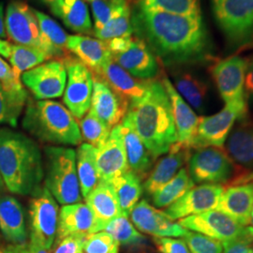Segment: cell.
Wrapping results in <instances>:
<instances>
[{"mask_svg":"<svg viewBox=\"0 0 253 253\" xmlns=\"http://www.w3.org/2000/svg\"><path fill=\"white\" fill-rule=\"evenodd\" d=\"M131 25L135 37L167 66L208 63L213 57L202 16L175 14L137 2Z\"/></svg>","mask_w":253,"mask_h":253,"instance_id":"6da1fadb","label":"cell"},{"mask_svg":"<svg viewBox=\"0 0 253 253\" xmlns=\"http://www.w3.org/2000/svg\"><path fill=\"white\" fill-rule=\"evenodd\" d=\"M125 118L155 159L177 142L172 106L163 82L148 80L143 98L129 102Z\"/></svg>","mask_w":253,"mask_h":253,"instance_id":"7a4b0ae2","label":"cell"},{"mask_svg":"<svg viewBox=\"0 0 253 253\" xmlns=\"http://www.w3.org/2000/svg\"><path fill=\"white\" fill-rule=\"evenodd\" d=\"M0 175L5 187L14 194L35 192L44 178L39 145L21 132L0 128Z\"/></svg>","mask_w":253,"mask_h":253,"instance_id":"3957f363","label":"cell"},{"mask_svg":"<svg viewBox=\"0 0 253 253\" xmlns=\"http://www.w3.org/2000/svg\"><path fill=\"white\" fill-rule=\"evenodd\" d=\"M23 126L31 135L44 143L79 145L83 141L76 118L67 107L54 100H29Z\"/></svg>","mask_w":253,"mask_h":253,"instance_id":"277c9868","label":"cell"},{"mask_svg":"<svg viewBox=\"0 0 253 253\" xmlns=\"http://www.w3.org/2000/svg\"><path fill=\"white\" fill-rule=\"evenodd\" d=\"M44 151L47 190L63 206L81 203L75 150L62 146H49Z\"/></svg>","mask_w":253,"mask_h":253,"instance_id":"5b68a950","label":"cell"},{"mask_svg":"<svg viewBox=\"0 0 253 253\" xmlns=\"http://www.w3.org/2000/svg\"><path fill=\"white\" fill-rule=\"evenodd\" d=\"M214 15L231 44L253 42V0H218L213 2Z\"/></svg>","mask_w":253,"mask_h":253,"instance_id":"8992f818","label":"cell"},{"mask_svg":"<svg viewBox=\"0 0 253 253\" xmlns=\"http://www.w3.org/2000/svg\"><path fill=\"white\" fill-rule=\"evenodd\" d=\"M29 203L30 242L51 250L56 237L58 205L45 186L33 192Z\"/></svg>","mask_w":253,"mask_h":253,"instance_id":"52a82bcc","label":"cell"},{"mask_svg":"<svg viewBox=\"0 0 253 253\" xmlns=\"http://www.w3.org/2000/svg\"><path fill=\"white\" fill-rule=\"evenodd\" d=\"M189 174L194 184L224 185L234 176L236 166L226 151L218 147L196 149L189 158Z\"/></svg>","mask_w":253,"mask_h":253,"instance_id":"ba28073f","label":"cell"},{"mask_svg":"<svg viewBox=\"0 0 253 253\" xmlns=\"http://www.w3.org/2000/svg\"><path fill=\"white\" fill-rule=\"evenodd\" d=\"M179 225L186 230L200 233L220 242L246 239L253 242V227L244 226L218 210L181 218Z\"/></svg>","mask_w":253,"mask_h":253,"instance_id":"9c48e42d","label":"cell"},{"mask_svg":"<svg viewBox=\"0 0 253 253\" xmlns=\"http://www.w3.org/2000/svg\"><path fill=\"white\" fill-rule=\"evenodd\" d=\"M223 186L216 210L225 213L241 225L251 224L253 207V171L236 168L234 176Z\"/></svg>","mask_w":253,"mask_h":253,"instance_id":"30bf717a","label":"cell"},{"mask_svg":"<svg viewBox=\"0 0 253 253\" xmlns=\"http://www.w3.org/2000/svg\"><path fill=\"white\" fill-rule=\"evenodd\" d=\"M248 62L239 56H233L217 62L211 70L212 77L225 105L248 113L245 96V79Z\"/></svg>","mask_w":253,"mask_h":253,"instance_id":"8fae6325","label":"cell"},{"mask_svg":"<svg viewBox=\"0 0 253 253\" xmlns=\"http://www.w3.org/2000/svg\"><path fill=\"white\" fill-rule=\"evenodd\" d=\"M62 61L67 70L64 103L74 118L82 119L90 109L93 74L84 64L70 54Z\"/></svg>","mask_w":253,"mask_h":253,"instance_id":"7c38bea8","label":"cell"},{"mask_svg":"<svg viewBox=\"0 0 253 253\" xmlns=\"http://www.w3.org/2000/svg\"><path fill=\"white\" fill-rule=\"evenodd\" d=\"M21 81L38 100L59 98L67 84V70L62 60H50L21 75Z\"/></svg>","mask_w":253,"mask_h":253,"instance_id":"4fadbf2b","label":"cell"},{"mask_svg":"<svg viewBox=\"0 0 253 253\" xmlns=\"http://www.w3.org/2000/svg\"><path fill=\"white\" fill-rule=\"evenodd\" d=\"M5 27L8 38L16 44L33 47L43 52L36 14L26 2L21 0L9 2L6 10Z\"/></svg>","mask_w":253,"mask_h":253,"instance_id":"5bb4252c","label":"cell"},{"mask_svg":"<svg viewBox=\"0 0 253 253\" xmlns=\"http://www.w3.org/2000/svg\"><path fill=\"white\" fill-rule=\"evenodd\" d=\"M245 118L247 116L240 111L227 105L213 116L201 117L191 142V149L196 150L211 146L222 148L236 120Z\"/></svg>","mask_w":253,"mask_h":253,"instance_id":"9a60e30c","label":"cell"},{"mask_svg":"<svg viewBox=\"0 0 253 253\" xmlns=\"http://www.w3.org/2000/svg\"><path fill=\"white\" fill-rule=\"evenodd\" d=\"M223 191V186L218 184H202L194 186L180 199L165 208L164 214L172 220L198 215L216 209Z\"/></svg>","mask_w":253,"mask_h":253,"instance_id":"2e32d148","label":"cell"},{"mask_svg":"<svg viewBox=\"0 0 253 253\" xmlns=\"http://www.w3.org/2000/svg\"><path fill=\"white\" fill-rule=\"evenodd\" d=\"M93 74L91 112L113 128L126 117L129 102L114 90L100 76Z\"/></svg>","mask_w":253,"mask_h":253,"instance_id":"e0dca14e","label":"cell"},{"mask_svg":"<svg viewBox=\"0 0 253 253\" xmlns=\"http://www.w3.org/2000/svg\"><path fill=\"white\" fill-rule=\"evenodd\" d=\"M129 217L137 230L154 237L178 238L187 230L167 217L163 211L152 207L145 200L139 202L131 210Z\"/></svg>","mask_w":253,"mask_h":253,"instance_id":"ac0fdd59","label":"cell"},{"mask_svg":"<svg viewBox=\"0 0 253 253\" xmlns=\"http://www.w3.org/2000/svg\"><path fill=\"white\" fill-rule=\"evenodd\" d=\"M96 164L100 181L110 184L129 171L126 150L118 126L112 128L108 140L97 148Z\"/></svg>","mask_w":253,"mask_h":253,"instance_id":"d6986e66","label":"cell"},{"mask_svg":"<svg viewBox=\"0 0 253 253\" xmlns=\"http://www.w3.org/2000/svg\"><path fill=\"white\" fill-rule=\"evenodd\" d=\"M111 55L126 73L139 80H152L159 73V64L155 54L137 37L133 36L126 50Z\"/></svg>","mask_w":253,"mask_h":253,"instance_id":"ffe728a7","label":"cell"},{"mask_svg":"<svg viewBox=\"0 0 253 253\" xmlns=\"http://www.w3.org/2000/svg\"><path fill=\"white\" fill-rule=\"evenodd\" d=\"M190 149L179 143L172 145L169 152L165 154L155 165L153 170L144 183V190L147 195L152 196L166 183L179 172L182 166L189 161Z\"/></svg>","mask_w":253,"mask_h":253,"instance_id":"44dd1931","label":"cell"},{"mask_svg":"<svg viewBox=\"0 0 253 253\" xmlns=\"http://www.w3.org/2000/svg\"><path fill=\"white\" fill-rule=\"evenodd\" d=\"M92 73L100 76L118 94L128 100V102L143 98L147 89L148 80H139L131 76L113 59L112 55L102 64L97 73Z\"/></svg>","mask_w":253,"mask_h":253,"instance_id":"7402d4cb","label":"cell"},{"mask_svg":"<svg viewBox=\"0 0 253 253\" xmlns=\"http://www.w3.org/2000/svg\"><path fill=\"white\" fill-rule=\"evenodd\" d=\"M84 200L95 217L93 234L104 231L110 221L123 215L116 191L110 183L100 181Z\"/></svg>","mask_w":253,"mask_h":253,"instance_id":"603a6c76","label":"cell"},{"mask_svg":"<svg viewBox=\"0 0 253 253\" xmlns=\"http://www.w3.org/2000/svg\"><path fill=\"white\" fill-rule=\"evenodd\" d=\"M162 82L171 101L177 143L191 150V142L196 132L199 118L174 88L172 82L168 78H163Z\"/></svg>","mask_w":253,"mask_h":253,"instance_id":"cb8c5ba5","label":"cell"},{"mask_svg":"<svg viewBox=\"0 0 253 253\" xmlns=\"http://www.w3.org/2000/svg\"><path fill=\"white\" fill-rule=\"evenodd\" d=\"M0 232L11 245L27 243L25 210L15 197L0 196Z\"/></svg>","mask_w":253,"mask_h":253,"instance_id":"d4e9b609","label":"cell"},{"mask_svg":"<svg viewBox=\"0 0 253 253\" xmlns=\"http://www.w3.org/2000/svg\"><path fill=\"white\" fill-rule=\"evenodd\" d=\"M117 126L126 150L129 170L135 172L141 179L145 178L153 165L152 155L126 118Z\"/></svg>","mask_w":253,"mask_h":253,"instance_id":"484cf974","label":"cell"},{"mask_svg":"<svg viewBox=\"0 0 253 253\" xmlns=\"http://www.w3.org/2000/svg\"><path fill=\"white\" fill-rule=\"evenodd\" d=\"M95 227V217L87 205L78 203L63 206L58 215L55 240L68 235H90Z\"/></svg>","mask_w":253,"mask_h":253,"instance_id":"4316f807","label":"cell"},{"mask_svg":"<svg viewBox=\"0 0 253 253\" xmlns=\"http://www.w3.org/2000/svg\"><path fill=\"white\" fill-rule=\"evenodd\" d=\"M226 152L233 162L253 171V121L242 118L226 140Z\"/></svg>","mask_w":253,"mask_h":253,"instance_id":"83f0119b","label":"cell"},{"mask_svg":"<svg viewBox=\"0 0 253 253\" xmlns=\"http://www.w3.org/2000/svg\"><path fill=\"white\" fill-rule=\"evenodd\" d=\"M67 49L73 53L92 73H97L111 53L106 42L82 35L68 37Z\"/></svg>","mask_w":253,"mask_h":253,"instance_id":"f1b7e54d","label":"cell"},{"mask_svg":"<svg viewBox=\"0 0 253 253\" xmlns=\"http://www.w3.org/2000/svg\"><path fill=\"white\" fill-rule=\"evenodd\" d=\"M50 9L71 30L80 34L92 33L89 11L84 0H59Z\"/></svg>","mask_w":253,"mask_h":253,"instance_id":"f546056e","label":"cell"},{"mask_svg":"<svg viewBox=\"0 0 253 253\" xmlns=\"http://www.w3.org/2000/svg\"><path fill=\"white\" fill-rule=\"evenodd\" d=\"M36 14L40 31L41 41L43 52L49 55L50 58L56 57L63 59L68 56L67 40L68 35L54 19L46 15L43 12L34 9Z\"/></svg>","mask_w":253,"mask_h":253,"instance_id":"4dcf8cb0","label":"cell"},{"mask_svg":"<svg viewBox=\"0 0 253 253\" xmlns=\"http://www.w3.org/2000/svg\"><path fill=\"white\" fill-rule=\"evenodd\" d=\"M173 86L190 107L200 113L206 110L209 93L206 80L193 73L180 72L174 75Z\"/></svg>","mask_w":253,"mask_h":253,"instance_id":"1f68e13d","label":"cell"},{"mask_svg":"<svg viewBox=\"0 0 253 253\" xmlns=\"http://www.w3.org/2000/svg\"><path fill=\"white\" fill-rule=\"evenodd\" d=\"M97 148L89 144H81L76 151V168L80 182L82 196H86L99 184L96 164Z\"/></svg>","mask_w":253,"mask_h":253,"instance_id":"d6a6232c","label":"cell"},{"mask_svg":"<svg viewBox=\"0 0 253 253\" xmlns=\"http://www.w3.org/2000/svg\"><path fill=\"white\" fill-rule=\"evenodd\" d=\"M112 186L118 196L123 215L129 217L131 210L139 203L143 194L142 179L129 170L113 181Z\"/></svg>","mask_w":253,"mask_h":253,"instance_id":"836d02e7","label":"cell"},{"mask_svg":"<svg viewBox=\"0 0 253 253\" xmlns=\"http://www.w3.org/2000/svg\"><path fill=\"white\" fill-rule=\"evenodd\" d=\"M194 186L195 184L190 178L188 170L186 168H181L179 172L171 180L151 196L154 207L157 208L170 207Z\"/></svg>","mask_w":253,"mask_h":253,"instance_id":"e575fe53","label":"cell"},{"mask_svg":"<svg viewBox=\"0 0 253 253\" xmlns=\"http://www.w3.org/2000/svg\"><path fill=\"white\" fill-rule=\"evenodd\" d=\"M133 35L131 25V9L126 2L117 5L108 23L102 29L95 32V36L100 41H110L112 39Z\"/></svg>","mask_w":253,"mask_h":253,"instance_id":"d590c367","label":"cell"},{"mask_svg":"<svg viewBox=\"0 0 253 253\" xmlns=\"http://www.w3.org/2000/svg\"><path fill=\"white\" fill-rule=\"evenodd\" d=\"M112 235L118 244L126 247H142L146 244L147 239L142 235L128 217L121 215L110 221L104 229Z\"/></svg>","mask_w":253,"mask_h":253,"instance_id":"8d00e7d4","label":"cell"},{"mask_svg":"<svg viewBox=\"0 0 253 253\" xmlns=\"http://www.w3.org/2000/svg\"><path fill=\"white\" fill-rule=\"evenodd\" d=\"M9 59L14 73L21 77L23 73L34 69L41 64L44 63L46 60L51 58L48 54L37 48L10 44Z\"/></svg>","mask_w":253,"mask_h":253,"instance_id":"74e56055","label":"cell"},{"mask_svg":"<svg viewBox=\"0 0 253 253\" xmlns=\"http://www.w3.org/2000/svg\"><path fill=\"white\" fill-rule=\"evenodd\" d=\"M27 92L13 93L4 88L0 83V125L17 126L19 117L27 104Z\"/></svg>","mask_w":253,"mask_h":253,"instance_id":"f35d334b","label":"cell"},{"mask_svg":"<svg viewBox=\"0 0 253 253\" xmlns=\"http://www.w3.org/2000/svg\"><path fill=\"white\" fill-rule=\"evenodd\" d=\"M80 130L82 137L87 144L99 148L107 140L112 128L107 126L102 120L94 115L90 110L84 118L80 119Z\"/></svg>","mask_w":253,"mask_h":253,"instance_id":"ab89813d","label":"cell"},{"mask_svg":"<svg viewBox=\"0 0 253 253\" xmlns=\"http://www.w3.org/2000/svg\"><path fill=\"white\" fill-rule=\"evenodd\" d=\"M137 2L175 14L202 16L200 0H137Z\"/></svg>","mask_w":253,"mask_h":253,"instance_id":"60d3db41","label":"cell"},{"mask_svg":"<svg viewBox=\"0 0 253 253\" xmlns=\"http://www.w3.org/2000/svg\"><path fill=\"white\" fill-rule=\"evenodd\" d=\"M182 239L188 246L190 253H223L220 241L203 234L187 230Z\"/></svg>","mask_w":253,"mask_h":253,"instance_id":"b9f144b4","label":"cell"},{"mask_svg":"<svg viewBox=\"0 0 253 253\" xmlns=\"http://www.w3.org/2000/svg\"><path fill=\"white\" fill-rule=\"evenodd\" d=\"M119 251V244L105 231L86 236L82 253H114Z\"/></svg>","mask_w":253,"mask_h":253,"instance_id":"7bdbcfd3","label":"cell"},{"mask_svg":"<svg viewBox=\"0 0 253 253\" xmlns=\"http://www.w3.org/2000/svg\"><path fill=\"white\" fill-rule=\"evenodd\" d=\"M91 9L94 17L95 32L102 29L112 17L116 5L112 0H92Z\"/></svg>","mask_w":253,"mask_h":253,"instance_id":"ee69618b","label":"cell"},{"mask_svg":"<svg viewBox=\"0 0 253 253\" xmlns=\"http://www.w3.org/2000/svg\"><path fill=\"white\" fill-rule=\"evenodd\" d=\"M0 83L9 92H27L21 81V77L14 73L13 69L0 56Z\"/></svg>","mask_w":253,"mask_h":253,"instance_id":"f6af8a7d","label":"cell"},{"mask_svg":"<svg viewBox=\"0 0 253 253\" xmlns=\"http://www.w3.org/2000/svg\"><path fill=\"white\" fill-rule=\"evenodd\" d=\"M86 235H68L60 240H55L52 253H82Z\"/></svg>","mask_w":253,"mask_h":253,"instance_id":"bcb514c9","label":"cell"},{"mask_svg":"<svg viewBox=\"0 0 253 253\" xmlns=\"http://www.w3.org/2000/svg\"><path fill=\"white\" fill-rule=\"evenodd\" d=\"M154 243L161 253H190L183 239L172 237H154Z\"/></svg>","mask_w":253,"mask_h":253,"instance_id":"7dc6e473","label":"cell"},{"mask_svg":"<svg viewBox=\"0 0 253 253\" xmlns=\"http://www.w3.org/2000/svg\"><path fill=\"white\" fill-rule=\"evenodd\" d=\"M253 241L246 239L221 242L223 253H253Z\"/></svg>","mask_w":253,"mask_h":253,"instance_id":"c3c4849f","label":"cell"},{"mask_svg":"<svg viewBox=\"0 0 253 253\" xmlns=\"http://www.w3.org/2000/svg\"><path fill=\"white\" fill-rule=\"evenodd\" d=\"M245 96L247 100L253 101V61L248 62L245 79Z\"/></svg>","mask_w":253,"mask_h":253,"instance_id":"681fc988","label":"cell"},{"mask_svg":"<svg viewBox=\"0 0 253 253\" xmlns=\"http://www.w3.org/2000/svg\"><path fill=\"white\" fill-rule=\"evenodd\" d=\"M24 253H52L50 250L43 249L38 245L29 242L28 244H25L24 247Z\"/></svg>","mask_w":253,"mask_h":253,"instance_id":"f907efd6","label":"cell"},{"mask_svg":"<svg viewBox=\"0 0 253 253\" xmlns=\"http://www.w3.org/2000/svg\"><path fill=\"white\" fill-rule=\"evenodd\" d=\"M8 35L6 32V27H5V18H4V8L3 4L0 3V39H7Z\"/></svg>","mask_w":253,"mask_h":253,"instance_id":"816d5d0a","label":"cell"},{"mask_svg":"<svg viewBox=\"0 0 253 253\" xmlns=\"http://www.w3.org/2000/svg\"><path fill=\"white\" fill-rule=\"evenodd\" d=\"M27 244V243H26ZM24 245H10L2 250H0V253H24Z\"/></svg>","mask_w":253,"mask_h":253,"instance_id":"f5cc1de1","label":"cell"},{"mask_svg":"<svg viewBox=\"0 0 253 253\" xmlns=\"http://www.w3.org/2000/svg\"><path fill=\"white\" fill-rule=\"evenodd\" d=\"M0 55L8 59L10 55V43L1 39H0Z\"/></svg>","mask_w":253,"mask_h":253,"instance_id":"db71d44e","label":"cell"},{"mask_svg":"<svg viewBox=\"0 0 253 253\" xmlns=\"http://www.w3.org/2000/svg\"><path fill=\"white\" fill-rule=\"evenodd\" d=\"M44 4H46V5H48V6H52L53 4H54V3H56L57 1H59V0H42Z\"/></svg>","mask_w":253,"mask_h":253,"instance_id":"11a10c76","label":"cell"},{"mask_svg":"<svg viewBox=\"0 0 253 253\" xmlns=\"http://www.w3.org/2000/svg\"><path fill=\"white\" fill-rule=\"evenodd\" d=\"M126 0H112V2H113V4L114 5H120V4H122V3H124V2H126Z\"/></svg>","mask_w":253,"mask_h":253,"instance_id":"9f6ffc18","label":"cell"},{"mask_svg":"<svg viewBox=\"0 0 253 253\" xmlns=\"http://www.w3.org/2000/svg\"><path fill=\"white\" fill-rule=\"evenodd\" d=\"M4 187H5V184H4V182H3V179H2V177H1V175H0V192L4 190Z\"/></svg>","mask_w":253,"mask_h":253,"instance_id":"6f0895ef","label":"cell"},{"mask_svg":"<svg viewBox=\"0 0 253 253\" xmlns=\"http://www.w3.org/2000/svg\"><path fill=\"white\" fill-rule=\"evenodd\" d=\"M251 225L253 227V207L252 210V216H251Z\"/></svg>","mask_w":253,"mask_h":253,"instance_id":"680465c9","label":"cell"},{"mask_svg":"<svg viewBox=\"0 0 253 253\" xmlns=\"http://www.w3.org/2000/svg\"><path fill=\"white\" fill-rule=\"evenodd\" d=\"M212 1H213V2H216V1H218V0H212Z\"/></svg>","mask_w":253,"mask_h":253,"instance_id":"91938a15","label":"cell"},{"mask_svg":"<svg viewBox=\"0 0 253 253\" xmlns=\"http://www.w3.org/2000/svg\"><path fill=\"white\" fill-rule=\"evenodd\" d=\"M87 1H89V2H90V1H92V0H87Z\"/></svg>","mask_w":253,"mask_h":253,"instance_id":"94428289","label":"cell"},{"mask_svg":"<svg viewBox=\"0 0 253 253\" xmlns=\"http://www.w3.org/2000/svg\"><path fill=\"white\" fill-rule=\"evenodd\" d=\"M118 253V252H116V253Z\"/></svg>","mask_w":253,"mask_h":253,"instance_id":"6125c7cd","label":"cell"},{"mask_svg":"<svg viewBox=\"0 0 253 253\" xmlns=\"http://www.w3.org/2000/svg\"></svg>","mask_w":253,"mask_h":253,"instance_id":"be15d7a7","label":"cell"}]
</instances>
